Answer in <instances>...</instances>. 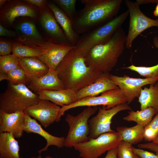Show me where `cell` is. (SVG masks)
<instances>
[{"instance_id": "cell-1", "label": "cell", "mask_w": 158, "mask_h": 158, "mask_svg": "<svg viewBox=\"0 0 158 158\" xmlns=\"http://www.w3.org/2000/svg\"><path fill=\"white\" fill-rule=\"evenodd\" d=\"M84 7L72 20L78 34H83L112 20L118 13L122 0H82Z\"/></svg>"}, {"instance_id": "cell-2", "label": "cell", "mask_w": 158, "mask_h": 158, "mask_svg": "<svg viewBox=\"0 0 158 158\" xmlns=\"http://www.w3.org/2000/svg\"><path fill=\"white\" fill-rule=\"evenodd\" d=\"M65 88L76 92L93 83L103 73L87 64L84 56L74 49L65 57L56 69Z\"/></svg>"}, {"instance_id": "cell-3", "label": "cell", "mask_w": 158, "mask_h": 158, "mask_svg": "<svg viewBox=\"0 0 158 158\" xmlns=\"http://www.w3.org/2000/svg\"><path fill=\"white\" fill-rule=\"evenodd\" d=\"M126 36L121 27L108 42L92 48L85 56L87 65L103 73H109L125 49Z\"/></svg>"}, {"instance_id": "cell-4", "label": "cell", "mask_w": 158, "mask_h": 158, "mask_svg": "<svg viewBox=\"0 0 158 158\" xmlns=\"http://www.w3.org/2000/svg\"><path fill=\"white\" fill-rule=\"evenodd\" d=\"M127 10L104 25L97 27L80 36L74 50L84 56L92 48L108 42L126 20L129 15Z\"/></svg>"}, {"instance_id": "cell-5", "label": "cell", "mask_w": 158, "mask_h": 158, "mask_svg": "<svg viewBox=\"0 0 158 158\" xmlns=\"http://www.w3.org/2000/svg\"><path fill=\"white\" fill-rule=\"evenodd\" d=\"M39 99L25 85H12L8 83L5 91L0 94V111L8 113L25 112L37 104Z\"/></svg>"}, {"instance_id": "cell-6", "label": "cell", "mask_w": 158, "mask_h": 158, "mask_svg": "<svg viewBox=\"0 0 158 158\" xmlns=\"http://www.w3.org/2000/svg\"><path fill=\"white\" fill-rule=\"evenodd\" d=\"M98 109L97 107H87L76 116L70 114L66 115L65 120L69 125V129L65 138L64 146L73 147L90 139L89 119Z\"/></svg>"}, {"instance_id": "cell-7", "label": "cell", "mask_w": 158, "mask_h": 158, "mask_svg": "<svg viewBox=\"0 0 158 158\" xmlns=\"http://www.w3.org/2000/svg\"><path fill=\"white\" fill-rule=\"evenodd\" d=\"M122 140L121 135L117 132L106 133L73 147L82 158H98L107 151L117 147Z\"/></svg>"}, {"instance_id": "cell-8", "label": "cell", "mask_w": 158, "mask_h": 158, "mask_svg": "<svg viewBox=\"0 0 158 158\" xmlns=\"http://www.w3.org/2000/svg\"><path fill=\"white\" fill-rule=\"evenodd\" d=\"M125 3L130 16L125 47L129 49L131 47L134 40L144 30L154 26L158 28V19L154 20L146 16L140 10V5L135 1L126 0Z\"/></svg>"}, {"instance_id": "cell-9", "label": "cell", "mask_w": 158, "mask_h": 158, "mask_svg": "<svg viewBox=\"0 0 158 158\" xmlns=\"http://www.w3.org/2000/svg\"><path fill=\"white\" fill-rule=\"evenodd\" d=\"M126 103H127V99L118 87L103 92L100 96L85 97L71 104L63 106L61 107L59 116L61 118L66 111L78 107L102 105L107 109H109Z\"/></svg>"}, {"instance_id": "cell-10", "label": "cell", "mask_w": 158, "mask_h": 158, "mask_svg": "<svg viewBox=\"0 0 158 158\" xmlns=\"http://www.w3.org/2000/svg\"><path fill=\"white\" fill-rule=\"evenodd\" d=\"M40 9L30 4L25 0H9L1 8L0 23L3 25L14 27L16 19L20 17L37 20Z\"/></svg>"}, {"instance_id": "cell-11", "label": "cell", "mask_w": 158, "mask_h": 158, "mask_svg": "<svg viewBox=\"0 0 158 158\" xmlns=\"http://www.w3.org/2000/svg\"><path fill=\"white\" fill-rule=\"evenodd\" d=\"M125 110H132L127 103L118 105L109 109H107L104 106L100 107L97 114L88 121L90 139L96 138L105 133L114 132L111 128V120L117 113Z\"/></svg>"}, {"instance_id": "cell-12", "label": "cell", "mask_w": 158, "mask_h": 158, "mask_svg": "<svg viewBox=\"0 0 158 158\" xmlns=\"http://www.w3.org/2000/svg\"><path fill=\"white\" fill-rule=\"evenodd\" d=\"M46 41L66 46H73L69 42L50 9L47 6L40 11L38 17Z\"/></svg>"}, {"instance_id": "cell-13", "label": "cell", "mask_w": 158, "mask_h": 158, "mask_svg": "<svg viewBox=\"0 0 158 158\" xmlns=\"http://www.w3.org/2000/svg\"><path fill=\"white\" fill-rule=\"evenodd\" d=\"M110 77L121 90L128 104L140 96L142 87L154 84L158 81V76L144 78H133L126 75L118 76L110 74Z\"/></svg>"}, {"instance_id": "cell-14", "label": "cell", "mask_w": 158, "mask_h": 158, "mask_svg": "<svg viewBox=\"0 0 158 158\" xmlns=\"http://www.w3.org/2000/svg\"><path fill=\"white\" fill-rule=\"evenodd\" d=\"M61 107L51 101L39 99L37 103L28 108L25 111L30 116L37 120L45 128L61 120L59 116Z\"/></svg>"}, {"instance_id": "cell-15", "label": "cell", "mask_w": 158, "mask_h": 158, "mask_svg": "<svg viewBox=\"0 0 158 158\" xmlns=\"http://www.w3.org/2000/svg\"><path fill=\"white\" fill-rule=\"evenodd\" d=\"M38 46L43 54L37 58L51 70H56L65 57L74 48V46L62 45L47 41Z\"/></svg>"}, {"instance_id": "cell-16", "label": "cell", "mask_w": 158, "mask_h": 158, "mask_svg": "<svg viewBox=\"0 0 158 158\" xmlns=\"http://www.w3.org/2000/svg\"><path fill=\"white\" fill-rule=\"evenodd\" d=\"M14 28L17 33L15 41L25 45L38 46L46 41L32 20L21 21L14 24Z\"/></svg>"}, {"instance_id": "cell-17", "label": "cell", "mask_w": 158, "mask_h": 158, "mask_svg": "<svg viewBox=\"0 0 158 158\" xmlns=\"http://www.w3.org/2000/svg\"><path fill=\"white\" fill-rule=\"evenodd\" d=\"M25 112L8 113L0 111V133L9 132L15 138L21 137L24 131Z\"/></svg>"}, {"instance_id": "cell-18", "label": "cell", "mask_w": 158, "mask_h": 158, "mask_svg": "<svg viewBox=\"0 0 158 158\" xmlns=\"http://www.w3.org/2000/svg\"><path fill=\"white\" fill-rule=\"evenodd\" d=\"M103 73L93 83L76 92L78 100L88 97L96 96L106 91L118 87L109 76Z\"/></svg>"}, {"instance_id": "cell-19", "label": "cell", "mask_w": 158, "mask_h": 158, "mask_svg": "<svg viewBox=\"0 0 158 158\" xmlns=\"http://www.w3.org/2000/svg\"><path fill=\"white\" fill-rule=\"evenodd\" d=\"M25 122L24 131L28 133H34L37 134L44 138L47 141L46 146L39 150L40 154L43 152L47 150L49 146L54 145L58 148L64 147L65 138L64 137H58L53 135L44 130L35 118H32L25 111Z\"/></svg>"}, {"instance_id": "cell-20", "label": "cell", "mask_w": 158, "mask_h": 158, "mask_svg": "<svg viewBox=\"0 0 158 158\" xmlns=\"http://www.w3.org/2000/svg\"><path fill=\"white\" fill-rule=\"evenodd\" d=\"M47 5L52 11L69 42L72 45L75 46L80 36L74 30L71 20L52 1H47Z\"/></svg>"}, {"instance_id": "cell-21", "label": "cell", "mask_w": 158, "mask_h": 158, "mask_svg": "<svg viewBox=\"0 0 158 158\" xmlns=\"http://www.w3.org/2000/svg\"><path fill=\"white\" fill-rule=\"evenodd\" d=\"M27 85L29 89L36 93L43 90H58L65 89L57 75L56 70H49L44 75L30 81Z\"/></svg>"}, {"instance_id": "cell-22", "label": "cell", "mask_w": 158, "mask_h": 158, "mask_svg": "<svg viewBox=\"0 0 158 158\" xmlns=\"http://www.w3.org/2000/svg\"><path fill=\"white\" fill-rule=\"evenodd\" d=\"M36 93L40 99L49 100L61 107L71 104L78 100L76 92L69 89L43 90Z\"/></svg>"}, {"instance_id": "cell-23", "label": "cell", "mask_w": 158, "mask_h": 158, "mask_svg": "<svg viewBox=\"0 0 158 158\" xmlns=\"http://www.w3.org/2000/svg\"><path fill=\"white\" fill-rule=\"evenodd\" d=\"M19 62L30 81L44 75L49 70L47 66L37 57L20 58Z\"/></svg>"}, {"instance_id": "cell-24", "label": "cell", "mask_w": 158, "mask_h": 158, "mask_svg": "<svg viewBox=\"0 0 158 158\" xmlns=\"http://www.w3.org/2000/svg\"><path fill=\"white\" fill-rule=\"evenodd\" d=\"M12 134L0 133V158H20L18 142Z\"/></svg>"}, {"instance_id": "cell-25", "label": "cell", "mask_w": 158, "mask_h": 158, "mask_svg": "<svg viewBox=\"0 0 158 158\" xmlns=\"http://www.w3.org/2000/svg\"><path fill=\"white\" fill-rule=\"evenodd\" d=\"M138 101L140 105L141 110L152 107L158 112V82L150 85L149 88L141 89Z\"/></svg>"}, {"instance_id": "cell-26", "label": "cell", "mask_w": 158, "mask_h": 158, "mask_svg": "<svg viewBox=\"0 0 158 158\" xmlns=\"http://www.w3.org/2000/svg\"><path fill=\"white\" fill-rule=\"evenodd\" d=\"M144 127L137 124L131 127L118 126L116 128L117 132L121 136L122 140L134 145L144 140Z\"/></svg>"}, {"instance_id": "cell-27", "label": "cell", "mask_w": 158, "mask_h": 158, "mask_svg": "<svg viewBox=\"0 0 158 158\" xmlns=\"http://www.w3.org/2000/svg\"><path fill=\"white\" fill-rule=\"evenodd\" d=\"M157 113V111L152 107L136 111L132 110L123 119L128 121L135 122L137 124L145 127L152 120L154 116Z\"/></svg>"}, {"instance_id": "cell-28", "label": "cell", "mask_w": 158, "mask_h": 158, "mask_svg": "<svg viewBox=\"0 0 158 158\" xmlns=\"http://www.w3.org/2000/svg\"><path fill=\"white\" fill-rule=\"evenodd\" d=\"M12 54L19 58L37 57L43 54V51L38 46L25 45L16 41L12 42Z\"/></svg>"}, {"instance_id": "cell-29", "label": "cell", "mask_w": 158, "mask_h": 158, "mask_svg": "<svg viewBox=\"0 0 158 158\" xmlns=\"http://www.w3.org/2000/svg\"><path fill=\"white\" fill-rule=\"evenodd\" d=\"M6 80L13 85H27L29 80L21 67L11 71L7 73H0V81Z\"/></svg>"}, {"instance_id": "cell-30", "label": "cell", "mask_w": 158, "mask_h": 158, "mask_svg": "<svg viewBox=\"0 0 158 158\" xmlns=\"http://www.w3.org/2000/svg\"><path fill=\"white\" fill-rule=\"evenodd\" d=\"M153 43L155 47L158 49V37L157 36L154 37ZM123 68L129 69L135 71L145 78L158 76V63L150 67L136 66L132 65Z\"/></svg>"}, {"instance_id": "cell-31", "label": "cell", "mask_w": 158, "mask_h": 158, "mask_svg": "<svg viewBox=\"0 0 158 158\" xmlns=\"http://www.w3.org/2000/svg\"><path fill=\"white\" fill-rule=\"evenodd\" d=\"M20 58L13 54L0 56V73H7L9 71L21 67Z\"/></svg>"}, {"instance_id": "cell-32", "label": "cell", "mask_w": 158, "mask_h": 158, "mask_svg": "<svg viewBox=\"0 0 158 158\" xmlns=\"http://www.w3.org/2000/svg\"><path fill=\"white\" fill-rule=\"evenodd\" d=\"M76 0H53L56 4L72 21L75 16Z\"/></svg>"}, {"instance_id": "cell-33", "label": "cell", "mask_w": 158, "mask_h": 158, "mask_svg": "<svg viewBox=\"0 0 158 158\" xmlns=\"http://www.w3.org/2000/svg\"><path fill=\"white\" fill-rule=\"evenodd\" d=\"M158 136V112L152 120L144 127V138L145 141L150 142Z\"/></svg>"}, {"instance_id": "cell-34", "label": "cell", "mask_w": 158, "mask_h": 158, "mask_svg": "<svg viewBox=\"0 0 158 158\" xmlns=\"http://www.w3.org/2000/svg\"><path fill=\"white\" fill-rule=\"evenodd\" d=\"M132 146L130 143L122 140L117 146L118 158H133L134 154Z\"/></svg>"}, {"instance_id": "cell-35", "label": "cell", "mask_w": 158, "mask_h": 158, "mask_svg": "<svg viewBox=\"0 0 158 158\" xmlns=\"http://www.w3.org/2000/svg\"><path fill=\"white\" fill-rule=\"evenodd\" d=\"M12 42L1 38L0 40V55L4 56L11 54Z\"/></svg>"}, {"instance_id": "cell-36", "label": "cell", "mask_w": 158, "mask_h": 158, "mask_svg": "<svg viewBox=\"0 0 158 158\" xmlns=\"http://www.w3.org/2000/svg\"><path fill=\"white\" fill-rule=\"evenodd\" d=\"M131 148L134 153L141 158H158V155L153 153L140 149L135 148L132 146Z\"/></svg>"}, {"instance_id": "cell-37", "label": "cell", "mask_w": 158, "mask_h": 158, "mask_svg": "<svg viewBox=\"0 0 158 158\" xmlns=\"http://www.w3.org/2000/svg\"><path fill=\"white\" fill-rule=\"evenodd\" d=\"M0 36L16 38L17 37V33L16 31L7 29L0 23Z\"/></svg>"}, {"instance_id": "cell-38", "label": "cell", "mask_w": 158, "mask_h": 158, "mask_svg": "<svg viewBox=\"0 0 158 158\" xmlns=\"http://www.w3.org/2000/svg\"><path fill=\"white\" fill-rule=\"evenodd\" d=\"M140 148L150 150L155 152L156 154L158 155V144L152 142H147L145 143L140 144L138 145Z\"/></svg>"}, {"instance_id": "cell-39", "label": "cell", "mask_w": 158, "mask_h": 158, "mask_svg": "<svg viewBox=\"0 0 158 158\" xmlns=\"http://www.w3.org/2000/svg\"><path fill=\"white\" fill-rule=\"evenodd\" d=\"M30 4L37 7L40 11L47 6V0H25Z\"/></svg>"}, {"instance_id": "cell-40", "label": "cell", "mask_w": 158, "mask_h": 158, "mask_svg": "<svg viewBox=\"0 0 158 158\" xmlns=\"http://www.w3.org/2000/svg\"><path fill=\"white\" fill-rule=\"evenodd\" d=\"M117 147L114 148L108 151L104 158H117Z\"/></svg>"}, {"instance_id": "cell-41", "label": "cell", "mask_w": 158, "mask_h": 158, "mask_svg": "<svg viewBox=\"0 0 158 158\" xmlns=\"http://www.w3.org/2000/svg\"><path fill=\"white\" fill-rule=\"evenodd\" d=\"M157 1L158 0H137L135 2L140 5L150 3H157Z\"/></svg>"}, {"instance_id": "cell-42", "label": "cell", "mask_w": 158, "mask_h": 158, "mask_svg": "<svg viewBox=\"0 0 158 158\" xmlns=\"http://www.w3.org/2000/svg\"><path fill=\"white\" fill-rule=\"evenodd\" d=\"M157 3V4L155 7V9L153 11V13L154 16L158 17V0Z\"/></svg>"}, {"instance_id": "cell-43", "label": "cell", "mask_w": 158, "mask_h": 158, "mask_svg": "<svg viewBox=\"0 0 158 158\" xmlns=\"http://www.w3.org/2000/svg\"><path fill=\"white\" fill-rule=\"evenodd\" d=\"M8 0H0V7H2L6 4Z\"/></svg>"}, {"instance_id": "cell-44", "label": "cell", "mask_w": 158, "mask_h": 158, "mask_svg": "<svg viewBox=\"0 0 158 158\" xmlns=\"http://www.w3.org/2000/svg\"><path fill=\"white\" fill-rule=\"evenodd\" d=\"M152 142L158 144V136L152 141Z\"/></svg>"}, {"instance_id": "cell-45", "label": "cell", "mask_w": 158, "mask_h": 158, "mask_svg": "<svg viewBox=\"0 0 158 158\" xmlns=\"http://www.w3.org/2000/svg\"><path fill=\"white\" fill-rule=\"evenodd\" d=\"M20 158H23L22 157H20ZM30 158H42V157H41V154H40V155H39L37 157H31Z\"/></svg>"}, {"instance_id": "cell-46", "label": "cell", "mask_w": 158, "mask_h": 158, "mask_svg": "<svg viewBox=\"0 0 158 158\" xmlns=\"http://www.w3.org/2000/svg\"><path fill=\"white\" fill-rule=\"evenodd\" d=\"M133 158H141L139 156L135 154H134Z\"/></svg>"}, {"instance_id": "cell-47", "label": "cell", "mask_w": 158, "mask_h": 158, "mask_svg": "<svg viewBox=\"0 0 158 158\" xmlns=\"http://www.w3.org/2000/svg\"><path fill=\"white\" fill-rule=\"evenodd\" d=\"M44 158H54L51 156L48 155V156H47L45 157ZM59 158H61L59 157Z\"/></svg>"}]
</instances>
